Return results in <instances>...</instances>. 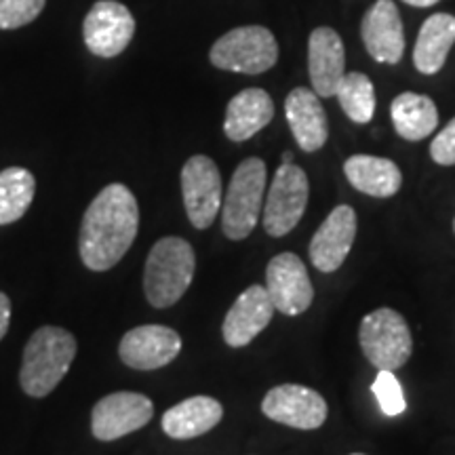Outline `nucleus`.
Wrapping results in <instances>:
<instances>
[{
    "label": "nucleus",
    "instance_id": "obj_8",
    "mask_svg": "<svg viewBox=\"0 0 455 455\" xmlns=\"http://www.w3.org/2000/svg\"><path fill=\"white\" fill-rule=\"evenodd\" d=\"M181 196L190 224L196 230H207L224 203L221 173L212 158L204 155L188 158L181 167Z\"/></svg>",
    "mask_w": 455,
    "mask_h": 455
},
{
    "label": "nucleus",
    "instance_id": "obj_29",
    "mask_svg": "<svg viewBox=\"0 0 455 455\" xmlns=\"http://www.w3.org/2000/svg\"><path fill=\"white\" fill-rule=\"evenodd\" d=\"M11 325V299L0 291V339L4 338Z\"/></svg>",
    "mask_w": 455,
    "mask_h": 455
},
{
    "label": "nucleus",
    "instance_id": "obj_31",
    "mask_svg": "<svg viewBox=\"0 0 455 455\" xmlns=\"http://www.w3.org/2000/svg\"><path fill=\"white\" fill-rule=\"evenodd\" d=\"M283 163H293V155L291 152H283Z\"/></svg>",
    "mask_w": 455,
    "mask_h": 455
},
{
    "label": "nucleus",
    "instance_id": "obj_21",
    "mask_svg": "<svg viewBox=\"0 0 455 455\" xmlns=\"http://www.w3.org/2000/svg\"><path fill=\"white\" fill-rule=\"evenodd\" d=\"M346 180L355 190L375 198L395 196L403 186V173L390 158L355 155L344 163Z\"/></svg>",
    "mask_w": 455,
    "mask_h": 455
},
{
    "label": "nucleus",
    "instance_id": "obj_24",
    "mask_svg": "<svg viewBox=\"0 0 455 455\" xmlns=\"http://www.w3.org/2000/svg\"><path fill=\"white\" fill-rule=\"evenodd\" d=\"M36 195V180L24 167L0 171V226L15 224L26 215Z\"/></svg>",
    "mask_w": 455,
    "mask_h": 455
},
{
    "label": "nucleus",
    "instance_id": "obj_3",
    "mask_svg": "<svg viewBox=\"0 0 455 455\" xmlns=\"http://www.w3.org/2000/svg\"><path fill=\"white\" fill-rule=\"evenodd\" d=\"M196 270V255L192 244L180 236H164L156 241L146 259L144 291L155 308H171L184 298Z\"/></svg>",
    "mask_w": 455,
    "mask_h": 455
},
{
    "label": "nucleus",
    "instance_id": "obj_12",
    "mask_svg": "<svg viewBox=\"0 0 455 455\" xmlns=\"http://www.w3.org/2000/svg\"><path fill=\"white\" fill-rule=\"evenodd\" d=\"M266 291L278 312L298 316L310 308L315 287L304 261L295 253H281L270 259L266 268Z\"/></svg>",
    "mask_w": 455,
    "mask_h": 455
},
{
    "label": "nucleus",
    "instance_id": "obj_33",
    "mask_svg": "<svg viewBox=\"0 0 455 455\" xmlns=\"http://www.w3.org/2000/svg\"><path fill=\"white\" fill-rule=\"evenodd\" d=\"M453 232H455V220H453Z\"/></svg>",
    "mask_w": 455,
    "mask_h": 455
},
{
    "label": "nucleus",
    "instance_id": "obj_32",
    "mask_svg": "<svg viewBox=\"0 0 455 455\" xmlns=\"http://www.w3.org/2000/svg\"><path fill=\"white\" fill-rule=\"evenodd\" d=\"M350 455H365V453H350Z\"/></svg>",
    "mask_w": 455,
    "mask_h": 455
},
{
    "label": "nucleus",
    "instance_id": "obj_28",
    "mask_svg": "<svg viewBox=\"0 0 455 455\" xmlns=\"http://www.w3.org/2000/svg\"><path fill=\"white\" fill-rule=\"evenodd\" d=\"M430 156L443 167H453L455 164V118H451L445 124V129L439 131V135L432 140Z\"/></svg>",
    "mask_w": 455,
    "mask_h": 455
},
{
    "label": "nucleus",
    "instance_id": "obj_7",
    "mask_svg": "<svg viewBox=\"0 0 455 455\" xmlns=\"http://www.w3.org/2000/svg\"><path fill=\"white\" fill-rule=\"evenodd\" d=\"M308 195L310 184L306 171L295 163H283L276 169L261 212L266 235L275 238L289 235L304 218Z\"/></svg>",
    "mask_w": 455,
    "mask_h": 455
},
{
    "label": "nucleus",
    "instance_id": "obj_25",
    "mask_svg": "<svg viewBox=\"0 0 455 455\" xmlns=\"http://www.w3.org/2000/svg\"><path fill=\"white\" fill-rule=\"evenodd\" d=\"M338 101L352 123L367 124L375 114V87L363 72H346L338 91Z\"/></svg>",
    "mask_w": 455,
    "mask_h": 455
},
{
    "label": "nucleus",
    "instance_id": "obj_18",
    "mask_svg": "<svg viewBox=\"0 0 455 455\" xmlns=\"http://www.w3.org/2000/svg\"><path fill=\"white\" fill-rule=\"evenodd\" d=\"M284 116L298 146L304 152H316L329 140L327 112L312 89L295 87L284 100Z\"/></svg>",
    "mask_w": 455,
    "mask_h": 455
},
{
    "label": "nucleus",
    "instance_id": "obj_6",
    "mask_svg": "<svg viewBox=\"0 0 455 455\" xmlns=\"http://www.w3.org/2000/svg\"><path fill=\"white\" fill-rule=\"evenodd\" d=\"M363 355L379 371H396L411 358L413 339L407 321L392 308H378L361 321L358 329Z\"/></svg>",
    "mask_w": 455,
    "mask_h": 455
},
{
    "label": "nucleus",
    "instance_id": "obj_14",
    "mask_svg": "<svg viewBox=\"0 0 455 455\" xmlns=\"http://www.w3.org/2000/svg\"><path fill=\"white\" fill-rule=\"evenodd\" d=\"M361 38L378 64L396 66L405 53V30L392 0H375L361 21Z\"/></svg>",
    "mask_w": 455,
    "mask_h": 455
},
{
    "label": "nucleus",
    "instance_id": "obj_10",
    "mask_svg": "<svg viewBox=\"0 0 455 455\" xmlns=\"http://www.w3.org/2000/svg\"><path fill=\"white\" fill-rule=\"evenodd\" d=\"M261 411L272 422L289 428L316 430L325 424L329 407L321 392L299 384H281L264 396Z\"/></svg>",
    "mask_w": 455,
    "mask_h": 455
},
{
    "label": "nucleus",
    "instance_id": "obj_30",
    "mask_svg": "<svg viewBox=\"0 0 455 455\" xmlns=\"http://www.w3.org/2000/svg\"><path fill=\"white\" fill-rule=\"evenodd\" d=\"M405 4H411V7H418V9H426V7H432V4H436L439 0H403Z\"/></svg>",
    "mask_w": 455,
    "mask_h": 455
},
{
    "label": "nucleus",
    "instance_id": "obj_5",
    "mask_svg": "<svg viewBox=\"0 0 455 455\" xmlns=\"http://www.w3.org/2000/svg\"><path fill=\"white\" fill-rule=\"evenodd\" d=\"M209 60L226 72L261 74L276 66L278 43L268 28L241 26L215 41Z\"/></svg>",
    "mask_w": 455,
    "mask_h": 455
},
{
    "label": "nucleus",
    "instance_id": "obj_22",
    "mask_svg": "<svg viewBox=\"0 0 455 455\" xmlns=\"http://www.w3.org/2000/svg\"><path fill=\"white\" fill-rule=\"evenodd\" d=\"M455 44V17L449 13H435L419 28L413 49V64L418 72L432 76L445 66L449 51Z\"/></svg>",
    "mask_w": 455,
    "mask_h": 455
},
{
    "label": "nucleus",
    "instance_id": "obj_19",
    "mask_svg": "<svg viewBox=\"0 0 455 455\" xmlns=\"http://www.w3.org/2000/svg\"><path fill=\"white\" fill-rule=\"evenodd\" d=\"M275 118V101L264 89L251 87L236 93L226 108L224 133L232 141H247Z\"/></svg>",
    "mask_w": 455,
    "mask_h": 455
},
{
    "label": "nucleus",
    "instance_id": "obj_17",
    "mask_svg": "<svg viewBox=\"0 0 455 455\" xmlns=\"http://www.w3.org/2000/svg\"><path fill=\"white\" fill-rule=\"evenodd\" d=\"M308 74L318 98H333L346 74L344 41L333 28L321 26L308 38Z\"/></svg>",
    "mask_w": 455,
    "mask_h": 455
},
{
    "label": "nucleus",
    "instance_id": "obj_4",
    "mask_svg": "<svg viewBox=\"0 0 455 455\" xmlns=\"http://www.w3.org/2000/svg\"><path fill=\"white\" fill-rule=\"evenodd\" d=\"M266 163L247 158L238 164L221 203V228L230 241H243L258 226L264 212Z\"/></svg>",
    "mask_w": 455,
    "mask_h": 455
},
{
    "label": "nucleus",
    "instance_id": "obj_27",
    "mask_svg": "<svg viewBox=\"0 0 455 455\" xmlns=\"http://www.w3.org/2000/svg\"><path fill=\"white\" fill-rule=\"evenodd\" d=\"M47 0H0V30L28 26L43 13Z\"/></svg>",
    "mask_w": 455,
    "mask_h": 455
},
{
    "label": "nucleus",
    "instance_id": "obj_2",
    "mask_svg": "<svg viewBox=\"0 0 455 455\" xmlns=\"http://www.w3.org/2000/svg\"><path fill=\"white\" fill-rule=\"evenodd\" d=\"M78 341L61 327L44 325L32 333L24 348V361L20 369L21 390L32 398L49 396L76 356Z\"/></svg>",
    "mask_w": 455,
    "mask_h": 455
},
{
    "label": "nucleus",
    "instance_id": "obj_15",
    "mask_svg": "<svg viewBox=\"0 0 455 455\" xmlns=\"http://www.w3.org/2000/svg\"><path fill=\"white\" fill-rule=\"evenodd\" d=\"M356 238V213L350 204H338L310 241V259L316 270L335 272L348 258Z\"/></svg>",
    "mask_w": 455,
    "mask_h": 455
},
{
    "label": "nucleus",
    "instance_id": "obj_1",
    "mask_svg": "<svg viewBox=\"0 0 455 455\" xmlns=\"http://www.w3.org/2000/svg\"><path fill=\"white\" fill-rule=\"evenodd\" d=\"M138 198L124 184H110L91 201L81 224L78 251L93 272L114 268L138 236Z\"/></svg>",
    "mask_w": 455,
    "mask_h": 455
},
{
    "label": "nucleus",
    "instance_id": "obj_23",
    "mask_svg": "<svg viewBox=\"0 0 455 455\" xmlns=\"http://www.w3.org/2000/svg\"><path fill=\"white\" fill-rule=\"evenodd\" d=\"M390 116L396 133L407 141H422L439 127V110L435 101L428 95L413 91L396 95L390 106Z\"/></svg>",
    "mask_w": 455,
    "mask_h": 455
},
{
    "label": "nucleus",
    "instance_id": "obj_9",
    "mask_svg": "<svg viewBox=\"0 0 455 455\" xmlns=\"http://www.w3.org/2000/svg\"><path fill=\"white\" fill-rule=\"evenodd\" d=\"M155 415L152 401L140 392H114L95 403L91 430L98 441L110 443L141 430Z\"/></svg>",
    "mask_w": 455,
    "mask_h": 455
},
{
    "label": "nucleus",
    "instance_id": "obj_26",
    "mask_svg": "<svg viewBox=\"0 0 455 455\" xmlns=\"http://www.w3.org/2000/svg\"><path fill=\"white\" fill-rule=\"evenodd\" d=\"M371 392L378 398L379 409L388 418L401 415L407 409L405 395H403V386L396 379L395 371H379L375 382L371 384Z\"/></svg>",
    "mask_w": 455,
    "mask_h": 455
},
{
    "label": "nucleus",
    "instance_id": "obj_13",
    "mask_svg": "<svg viewBox=\"0 0 455 455\" xmlns=\"http://www.w3.org/2000/svg\"><path fill=\"white\" fill-rule=\"evenodd\" d=\"M181 352V338L175 329L141 325L123 335L118 356L124 365L138 371H155L173 363Z\"/></svg>",
    "mask_w": 455,
    "mask_h": 455
},
{
    "label": "nucleus",
    "instance_id": "obj_20",
    "mask_svg": "<svg viewBox=\"0 0 455 455\" xmlns=\"http://www.w3.org/2000/svg\"><path fill=\"white\" fill-rule=\"evenodd\" d=\"M224 418V407L212 396H190L167 409L163 415V430L169 439L190 441L207 435Z\"/></svg>",
    "mask_w": 455,
    "mask_h": 455
},
{
    "label": "nucleus",
    "instance_id": "obj_16",
    "mask_svg": "<svg viewBox=\"0 0 455 455\" xmlns=\"http://www.w3.org/2000/svg\"><path fill=\"white\" fill-rule=\"evenodd\" d=\"M275 304H272L268 291L261 284H251L238 295L224 318V341L230 348H243L251 344L258 335L270 325L275 316Z\"/></svg>",
    "mask_w": 455,
    "mask_h": 455
},
{
    "label": "nucleus",
    "instance_id": "obj_11",
    "mask_svg": "<svg viewBox=\"0 0 455 455\" xmlns=\"http://www.w3.org/2000/svg\"><path fill=\"white\" fill-rule=\"evenodd\" d=\"M135 20L131 11L116 0H100L84 17V44L98 57L121 55L133 41Z\"/></svg>",
    "mask_w": 455,
    "mask_h": 455
}]
</instances>
